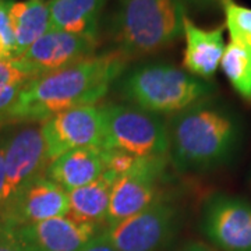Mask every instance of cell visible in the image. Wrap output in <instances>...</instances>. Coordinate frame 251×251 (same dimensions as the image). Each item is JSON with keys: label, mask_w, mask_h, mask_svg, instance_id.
<instances>
[{"label": "cell", "mask_w": 251, "mask_h": 251, "mask_svg": "<svg viewBox=\"0 0 251 251\" xmlns=\"http://www.w3.org/2000/svg\"><path fill=\"white\" fill-rule=\"evenodd\" d=\"M103 147L140 158H169L168 119L128 103L102 105Z\"/></svg>", "instance_id": "obj_5"}, {"label": "cell", "mask_w": 251, "mask_h": 251, "mask_svg": "<svg viewBox=\"0 0 251 251\" xmlns=\"http://www.w3.org/2000/svg\"><path fill=\"white\" fill-rule=\"evenodd\" d=\"M9 20L16 39L17 57L52 28L48 0L13 1L10 6Z\"/></svg>", "instance_id": "obj_18"}, {"label": "cell", "mask_w": 251, "mask_h": 251, "mask_svg": "<svg viewBox=\"0 0 251 251\" xmlns=\"http://www.w3.org/2000/svg\"><path fill=\"white\" fill-rule=\"evenodd\" d=\"M3 133L4 171L9 200L18 188L36 177L45 176L49 161L46 156L42 123L7 125L4 126Z\"/></svg>", "instance_id": "obj_8"}, {"label": "cell", "mask_w": 251, "mask_h": 251, "mask_svg": "<svg viewBox=\"0 0 251 251\" xmlns=\"http://www.w3.org/2000/svg\"><path fill=\"white\" fill-rule=\"evenodd\" d=\"M7 200V184H6V171H4V133L0 131V208Z\"/></svg>", "instance_id": "obj_24"}, {"label": "cell", "mask_w": 251, "mask_h": 251, "mask_svg": "<svg viewBox=\"0 0 251 251\" xmlns=\"http://www.w3.org/2000/svg\"><path fill=\"white\" fill-rule=\"evenodd\" d=\"M177 251H216L212 247L206 246L205 243L201 242H188L183 244Z\"/></svg>", "instance_id": "obj_27"}, {"label": "cell", "mask_w": 251, "mask_h": 251, "mask_svg": "<svg viewBox=\"0 0 251 251\" xmlns=\"http://www.w3.org/2000/svg\"><path fill=\"white\" fill-rule=\"evenodd\" d=\"M112 172L105 171L90 184L69 191V215L75 221L103 227L106 224L112 188L116 181Z\"/></svg>", "instance_id": "obj_17"}, {"label": "cell", "mask_w": 251, "mask_h": 251, "mask_svg": "<svg viewBox=\"0 0 251 251\" xmlns=\"http://www.w3.org/2000/svg\"><path fill=\"white\" fill-rule=\"evenodd\" d=\"M48 161L84 147H103L102 106L88 105L69 109L42 122Z\"/></svg>", "instance_id": "obj_11"}, {"label": "cell", "mask_w": 251, "mask_h": 251, "mask_svg": "<svg viewBox=\"0 0 251 251\" xmlns=\"http://www.w3.org/2000/svg\"><path fill=\"white\" fill-rule=\"evenodd\" d=\"M184 17L180 0H116L105 27L110 50L128 62L159 53L183 35Z\"/></svg>", "instance_id": "obj_4"}, {"label": "cell", "mask_w": 251, "mask_h": 251, "mask_svg": "<svg viewBox=\"0 0 251 251\" xmlns=\"http://www.w3.org/2000/svg\"><path fill=\"white\" fill-rule=\"evenodd\" d=\"M112 90L123 103L169 119L214 98L216 87L173 63L144 60L127 66Z\"/></svg>", "instance_id": "obj_3"}, {"label": "cell", "mask_w": 251, "mask_h": 251, "mask_svg": "<svg viewBox=\"0 0 251 251\" xmlns=\"http://www.w3.org/2000/svg\"><path fill=\"white\" fill-rule=\"evenodd\" d=\"M31 80L32 78L18 67V64L14 59L0 60V84L25 85Z\"/></svg>", "instance_id": "obj_21"}, {"label": "cell", "mask_w": 251, "mask_h": 251, "mask_svg": "<svg viewBox=\"0 0 251 251\" xmlns=\"http://www.w3.org/2000/svg\"><path fill=\"white\" fill-rule=\"evenodd\" d=\"M23 88H24V85L0 84V116L4 115L10 109V106L16 102V99Z\"/></svg>", "instance_id": "obj_23"}, {"label": "cell", "mask_w": 251, "mask_h": 251, "mask_svg": "<svg viewBox=\"0 0 251 251\" xmlns=\"http://www.w3.org/2000/svg\"><path fill=\"white\" fill-rule=\"evenodd\" d=\"M181 216L180 206L163 196L141 212L105 226L100 234L116 251H165L179 233Z\"/></svg>", "instance_id": "obj_6"}, {"label": "cell", "mask_w": 251, "mask_h": 251, "mask_svg": "<svg viewBox=\"0 0 251 251\" xmlns=\"http://www.w3.org/2000/svg\"><path fill=\"white\" fill-rule=\"evenodd\" d=\"M201 229L222 251H251V204L240 197L215 194L204 202Z\"/></svg>", "instance_id": "obj_10"}, {"label": "cell", "mask_w": 251, "mask_h": 251, "mask_svg": "<svg viewBox=\"0 0 251 251\" xmlns=\"http://www.w3.org/2000/svg\"><path fill=\"white\" fill-rule=\"evenodd\" d=\"M224 32V27L200 28L186 14L183 21V35L186 39L183 54L184 70L201 80H212L221 66L226 46Z\"/></svg>", "instance_id": "obj_14"}, {"label": "cell", "mask_w": 251, "mask_h": 251, "mask_svg": "<svg viewBox=\"0 0 251 251\" xmlns=\"http://www.w3.org/2000/svg\"><path fill=\"white\" fill-rule=\"evenodd\" d=\"M99 42V38L95 36L78 35L50 28L14 60L34 80L95 54Z\"/></svg>", "instance_id": "obj_9"}, {"label": "cell", "mask_w": 251, "mask_h": 251, "mask_svg": "<svg viewBox=\"0 0 251 251\" xmlns=\"http://www.w3.org/2000/svg\"><path fill=\"white\" fill-rule=\"evenodd\" d=\"M184 6L190 4L193 7H198V9H211L215 6H222L224 0H180Z\"/></svg>", "instance_id": "obj_26"}, {"label": "cell", "mask_w": 251, "mask_h": 251, "mask_svg": "<svg viewBox=\"0 0 251 251\" xmlns=\"http://www.w3.org/2000/svg\"><path fill=\"white\" fill-rule=\"evenodd\" d=\"M67 215V191L46 176L18 188L0 209V218L14 227Z\"/></svg>", "instance_id": "obj_12"}, {"label": "cell", "mask_w": 251, "mask_h": 251, "mask_svg": "<svg viewBox=\"0 0 251 251\" xmlns=\"http://www.w3.org/2000/svg\"><path fill=\"white\" fill-rule=\"evenodd\" d=\"M3 128H4V122H3V117L0 116V131H1Z\"/></svg>", "instance_id": "obj_28"}, {"label": "cell", "mask_w": 251, "mask_h": 251, "mask_svg": "<svg viewBox=\"0 0 251 251\" xmlns=\"http://www.w3.org/2000/svg\"><path fill=\"white\" fill-rule=\"evenodd\" d=\"M127 66V59L109 49L36 77L24 85L16 102L1 115L4 126L42 123L64 110L97 105L112 91Z\"/></svg>", "instance_id": "obj_1"}, {"label": "cell", "mask_w": 251, "mask_h": 251, "mask_svg": "<svg viewBox=\"0 0 251 251\" xmlns=\"http://www.w3.org/2000/svg\"><path fill=\"white\" fill-rule=\"evenodd\" d=\"M105 171L103 150L84 147L67 151L49 162L45 176L69 193L92 183Z\"/></svg>", "instance_id": "obj_15"}, {"label": "cell", "mask_w": 251, "mask_h": 251, "mask_svg": "<svg viewBox=\"0 0 251 251\" xmlns=\"http://www.w3.org/2000/svg\"><path fill=\"white\" fill-rule=\"evenodd\" d=\"M169 162L180 173H205L232 161L243 140L237 113L214 98L168 119Z\"/></svg>", "instance_id": "obj_2"}, {"label": "cell", "mask_w": 251, "mask_h": 251, "mask_svg": "<svg viewBox=\"0 0 251 251\" xmlns=\"http://www.w3.org/2000/svg\"><path fill=\"white\" fill-rule=\"evenodd\" d=\"M103 227L59 216L16 227L24 251H82Z\"/></svg>", "instance_id": "obj_13"}, {"label": "cell", "mask_w": 251, "mask_h": 251, "mask_svg": "<svg viewBox=\"0 0 251 251\" xmlns=\"http://www.w3.org/2000/svg\"><path fill=\"white\" fill-rule=\"evenodd\" d=\"M219 67L234 92L251 103V48L229 42L225 46Z\"/></svg>", "instance_id": "obj_19"}, {"label": "cell", "mask_w": 251, "mask_h": 251, "mask_svg": "<svg viewBox=\"0 0 251 251\" xmlns=\"http://www.w3.org/2000/svg\"><path fill=\"white\" fill-rule=\"evenodd\" d=\"M82 251H116L110 244L108 243V240L100 234L99 232L98 236H95L90 243H88V246L84 249Z\"/></svg>", "instance_id": "obj_25"}, {"label": "cell", "mask_w": 251, "mask_h": 251, "mask_svg": "<svg viewBox=\"0 0 251 251\" xmlns=\"http://www.w3.org/2000/svg\"><path fill=\"white\" fill-rule=\"evenodd\" d=\"M225 25L230 36V42L242 44L251 48V9L234 3L233 0H224Z\"/></svg>", "instance_id": "obj_20"}, {"label": "cell", "mask_w": 251, "mask_h": 251, "mask_svg": "<svg viewBox=\"0 0 251 251\" xmlns=\"http://www.w3.org/2000/svg\"><path fill=\"white\" fill-rule=\"evenodd\" d=\"M168 162L169 158H140L131 171L117 177L105 226L119 224L166 196L162 184Z\"/></svg>", "instance_id": "obj_7"}, {"label": "cell", "mask_w": 251, "mask_h": 251, "mask_svg": "<svg viewBox=\"0 0 251 251\" xmlns=\"http://www.w3.org/2000/svg\"><path fill=\"white\" fill-rule=\"evenodd\" d=\"M109 0H48L50 25L78 35L99 38L102 14Z\"/></svg>", "instance_id": "obj_16"}, {"label": "cell", "mask_w": 251, "mask_h": 251, "mask_svg": "<svg viewBox=\"0 0 251 251\" xmlns=\"http://www.w3.org/2000/svg\"><path fill=\"white\" fill-rule=\"evenodd\" d=\"M0 251H24L16 234V227L0 218Z\"/></svg>", "instance_id": "obj_22"}]
</instances>
